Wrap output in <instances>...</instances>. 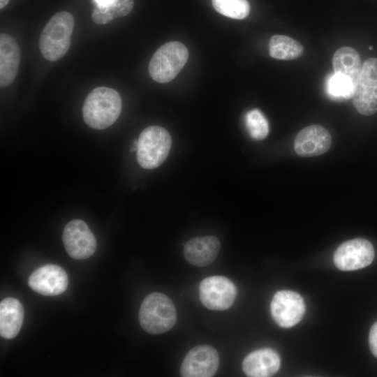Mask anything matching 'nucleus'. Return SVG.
<instances>
[{
  "label": "nucleus",
  "instance_id": "nucleus-12",
  "mask_svg": "<svg viewBox=\"0 0 377 377\" xmlns=\"http://www.w3.org/2000/svg\"><path fill=\"white\" fill-rule=\"evenodd\" d=\"M29 287L45 296H56L64 293L68 285L66 271L60 266L47 264L35 269L28 279Z\"/></svg>",
  "mask_w": 377,
  "mask_h": 377
},
{
  "label": "nucleus",
  "instance_id": "nucleus-5",
  "mask_svg": "<svg viewBox=\"0 0 377 377\" xmlns=\"http://www.w3.org/2000/svg\"><path fill=\"white\" fill-rule=\"evenodd\" d=\"M172 140L168 131L163 127L151 126L145 128L138 140L137 161L145 169L161 165L167 158Z\"/></svg>",
  "mask_w": 377,
  "mask_h": 377
},
{
  "label": "nucleus",
  "instance_id": "nucleus-7",
  "mask_svg": "<svg viewBox=\"0 0 377 377\" xmlns=\"http://www.w3.org/2000/svg\"><path fill=\"white\" fill-rule=\"evenodd\" d=\"M237 296L235 284L227 277L212 276L204 279L199 286L202 304L209 309L223 311L230 308Z\"/></svg>",
  "mask_w": 377,
  "mask_h": 377
},
{
  "label": "nucleus",
  "instance_id": "nucleus-19",
  "mask_svg": "<svg viewBox=\"0 0 377 377\" xmlns=\"http://www.w3.org/2000/svg\"><path fill=\"white\" fill-rule=\"evenodd\" d=\"M96 5L91 14L94 22L105 24L113 19L128 15L134 5V0H93Z\"/></svg>",
  "mask_w": 377,
  "mask_h": 377
},
{
  "label": "nucleus",
  "instance_id": "nucleus-6",
  "mask_svg": "<svg viewBox=\"0 0 377 377\" xmlns=\"http://www.w3.org/2000/svg\"><path fill=\"white\" fill-rule=\"evenodd\" d=\"M352 99L360 114L371 116L377 112V58L362 64Z\"/></svg>",
  "mask_w": 377,
  "mask_h": 377
},
{
  "label": "nucleus",
  "instance_id": "nucleus-10",
  "mask_svg": "<svg viewBox=\"0 0 377 377\" xmlns=\"http://www.w3.org/2000/svg\"><path fill=\"white\" fill-rule=\"evenodd\" d=\"M270 310L272 316L278 325L289 328L302 320L306 308L304 300L297 293L280 290L274 295Z\"/></svg>",
  "mask_w": 377,
  "mask_h": 377
},
{
  "label": "nucleus",
  "instance_id": "nucleus-1",
  "mask_svg": "<svg viewBox=\"0 0 377 377\" xmlns=\"http://www.w3.org/2000/svg\"><path fill=\"white\" fill-rule=\"evenodd\" d=\"M121 106V96L116 90L106 87H96L87 95L84 102V121L94 129H105L118 119Z\"/></svg>",
  "mask_w": 377,
  "mask_h": 377
},
{
  "label": "nucleus",
  "instance_id": "nucleus-11",
  "mask_svg": "<svg viewBox=\"0 0 377 377\" xmlns=\"http://www.w3.org/2000/svg\"><path fill=\"white\" fill-rule=\"evenodd\" d=\"M219 366V356L212 346L200 345L193 348L186 354L180 367L184 377H211Z\"/></svg>",
  "mask_w": 377,
  "mask_h": 377
},
{
  "label": "nucleus",
  "instance_id": "nucleus-23",
  "mask_svg": "<svg viewBox=\"0 0 377 377\" xmlns=\"http://www.w3.org/2000/svg\"><path fill=\"white\" fill-rule=\"evenodd\" d=\"M245 123L249 135L253 139H265L269 133V124L264 114L258 109L249 111L245 116Z\"/></svg>",
  "mask_w": 377,
  "mask_h": 377
},
{
  "label": "nucleus",
  "instance_id": "nucleus-9",
  "mask_svg": "<svg viewBox=\"0 0 377 377\" xmlns=\"http://www.w3.org/2000/svg\"><path fill=\"white\" fill-rule=\"evenodd\" d=\"M374 249L366 239L355 238L339 246L334 254L337 267L343 271L360 269L369 265L374 258Z\"/></svg>",
  "mask_w": 377,
  "mask_h": 377
},
{
  "label": "nucleus",
  "instance_id": "nucleus-15",
  "mask_svg": "<svg viewBox=\"0 0 377 377\" xmlns=\"http://www.w3.org/2000/svg\"><path fill=\"white\" fill-rule=\"evenodd\" d=\"M280 357L276 350L265 348L249 353L242 363L243 371L250 377H268L280 367Z\"/></svg>",
  "mask_w": 377,
  "mask_h": 377
},
{
  "label": "nucleus",
  "instance_id": "nucleus-2",
  "mask_svg": "<svg viewBox=\"0 0 377 377\" xmlns=\"http://www.w3.org/2000/svg\"><path fill=\"white\" fill-rule=\"evenodd\" d=\"M74 26L73 15L66 11L59 12L50 19L39 39V49L45 59L54 61L66 54Z\"/></svg>",
  "mask_w": 377,
  "mask_h": 377
},
{
  "label": "nucleus",
  "instance_id": "nucleus-26",
  "mask_svg": "<svg viewBox=\"0 0 377 377\" xmlns=\"http://www.w3.org/2000/svg\"><path fill=\"white\" fill-rule=\"evenodd\" d=\"M369 50H372V49H373V47L371 45V46H369Z\"/></svg>",
  "mask_w": 377,
  "mask_h": 377
},
{
  "label": "nucleus",
  "instance_id": "nucleus-22",
  "mask_svg": "<svg viewBox=\"0 0 377 377\" xmlns=\"http://www.w3.org/2000/svg\"><path fill=\"white\" fill-rule=\"evenodd\" d=\"M214 9L220 14L230 18L242 20L250 12L247 0H212Z\"/></svg>",
  "mask_w": 377,
  "mask_h": 377
},
{
  "label": "nucleus",
  "instance_id": "nucleus-20",
  "mask_svg": "<svg viewBox=\"0 0 377 377\" xmlns=\"http://www.w3.org/2000/svg\"><path fill=\"white\" fill-rule=\"evenodd\" d=\"M269 52L276 59L293 60L302 55L304 47L298 41L289 36L274 35L269 42Z\"/></svg>",
  "mask_w": 377,
  "mask_h": 377
},
{
  "label": "nucleus",
  "instance_id": "nucleus-14",
  "mask_svg": "<svg viewBox=\"0 0 377 377\" xmlns=\"http://www.w3.org/2000/svg\"><path fill=\"white\" fill-rule=\"evenodd\" d=\"M221 249L219 239L214 236L197 237L188 240L184 247L186 260L197 267H205L216 258Z\"/></svg>",
  "mask_w": 377,
  "mask_h": 377
},
{
  "label": "nucleus",
  "instance_id": "nucleus-4",
  "mask_svg": "<svg viewBox=\"0 0 377 377\" xmlns=\"http://www.w3.org/2000/svg\"><path fill=\"white\" fill-rule=\"evenodd\" d=\"M188 57L186 47L178 41L161 46L149 64V73L156 82L166 83L172 80L186 64Z\"/></svg>",
  "mask_w": 377,
  "mask_h": 377
},
{
  "label": "nucleus",
  "instance_id": "nucleus-24",
  "mask_svg": "<svg viewBox=\"0 0 377 377\" xmlns=\"http://www.w3.org/2000/svg\"><path fill=\"white\" fill-rule=\"evenodd\" d=\"M369 343L372 354L377 357V322L370 329Z\"/></svg>",
  "mask_w": 377,
  "mask_h": 377
},
{
  "label": "nucleus",
  "instance_id": "nucleus-8",
  "mask_svg": "<svg viewBox=\"0 0 377 377\" xmlns=\"http://www.w3.org/2000/svg\"><path fill=\"white\" fill-rule=\"evenodd\" d=\"M62 239L68 254L73 259L84 260L96 251L97 242L87 223L74 219L64 227Z\"/></svg>",
  "mask_w": 377,
  "mask_h": 377
},
{
  "label": "nucleus",
  "instance_id": "nucleus-17",
  "mask_svg": "<svg viewBox=\"0 0 377 377\" xmlns=\"http://www.w3.org/2000/svg\"><path fill=\"white\" fill-rule=\"evenodd\" d=\"M24 308L14 297H6L0 303V334L6 339L15 338L24 320Z\"/></svg>",
  "mask_w": 377,
  "mask_h": 377
},
{
  "label": "nucleus",
  "instance_id": "nucleus-16",
  "mask_svg": "<svg viewBox=\"0 0 377 377\" xmlns=\"http://www.w3.org/2000/svg\"><path fill=\"white\" fill-rule=\"evenodd\" d=\"M20 50L17 40L10 35H0V86L8 87L15 80L20 61Z\"/></svg>",
  "mask_w": 377,
  "mask_h": 377
},
{
  "label": "nucleus",
  "instance_id": "nucleus-3",
  "mask_svg": "<svg viewBox=\"0 0 377 377\" xmlns=\"http://www.w3.org/2000/svg\"><path fill=\"white\" fill-rule=\"evenodd\" d=\"M142 328L151 334L171 330L177 321V311L172 301L165 295L154 292L142 301L138 313Z\"/></svg>",
  "mask_w": 377,
  "mask_h": 377
},
{
  "label": "nucleus",
  "instance_id": "nucleus-13",
  "mask_svg": "<svg viewBox=\"0 0 377 377\" xmlns=\"http://www.w3.org/2000/svg\"><path fill=\"white\" fill-rule=\"evenodd\" d=\"M332 144L330 132L320 125H311L302 129L296 135L294 149L297 155L312 157L329 150Z\"/></svg>",
  "mask_w": 377,
  "mask_h": 377
},
{
  "label": "nucleus",
  "instance_id": "nucleus-21",
  "mask_svg": "<svg viewBox=\"0 0 377 377\" xmlns=\"http://www.w3.org/2000/svg\"><path fill=\"white\" fill-rule=\"evenodd\" d=\"M355 84L348 78L333 73L329 75L326 82V91L333 101H343L353 96Z\"/></svg>",
  "mask_w": 377,
  "mask_h": 377
},
{
  "label": "nucleus",
  "instance_id": "nucleus-25",
  "mask_svg": "<svg viewBox=\"0 0 377 377\" xmlns=\"http://www.w3.org/2000/svg\"><path fill=\"white\" fill-rule=\"evenodd\" d=\"M9 0H0V8H3L8 3Z\"/></svg>",
  "mask_w": 377,
  "mask_h": 377
},
{
  "label": "nucleus",
  "instance_id": "nucleus-18",
  "mask_svg": "<svg viewBox=\"0 0 377 377\" xmlns=\"http://www.w3.org/2000/svg\"><path fill=\"white\" fill-rule=\"evenodd\" d=\"M334 73L350 80L356 86L362 70V60L358 52L353 47H342L333 55Z\"/></svg>",
  "mask_w": 377,
  "mask_h": 377
}]
</instances>
